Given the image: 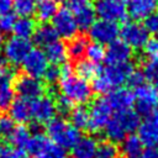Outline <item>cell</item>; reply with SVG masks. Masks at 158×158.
I'll use <instances>...</instances> for the list:
<instances>
[{
  "label": "cell",
  "mask_w": 158,
  "mask_h": 158,
  "mask_svg": "<svg viewBox=\"0 0 158 158\" xmlns=\"http://www.w3.org/2000/svg\"><path fill=\"white\" fill-rule=\"evenodd\" d=\"M49 141L63 149H72L80 138V131L63 117L52 118L46 126Z\"/></svg>",
  "instance_id": "3"
},
{
  "label": "cell",
  "mask_w": 158,
  "mask_h": 158,
  "mask_svg": "<svg viewBox=\"0 0 158 158\" xmlns=\"http://www.w3.org/2000/svg\"><path fill=\"white\" fill-rule=\"evenodd\" d=\"M99 143L96 138L91 136L80 137L79 141L72 148L73 158H96Z\"/></svg>",
  "instance_id": "20"
},
{
  "label": "cell",
  "mask_w": 158,
  "mask_h": 158,
  "mask_svg": "<svg viewBox=\"0 0 158 158\" xmlns=\"http://www.w3.org/2000/svg\"><path fill=\"white\" fill-rule=\"evenodd\" d=\"M111 109L116 112H125L131 110L135 105V96L130 89L126 88H116L109 93V98H106Z\"/></svg>",
  "instance_id": "17"
},
{
  "label": "cell",
  "mask_w": 158,
  "mask_h": 158,
  "mask_svg": "<svg viewBox=\"0 0 158 158\" xmlns=\"http://www.w3.org/2000/svg\"><path fill=\"white\" fill-rule=\"evenodd\" d=\"M138 137L146 147H158V123L151 116L139 123Z\"/></svg>",
  "instance_id": "19"
},
{
  "label": "cell",
  "mask_w": 158,
  "mask_h": 158,
  "mask_svg": "<svg viewBox=\"0 0 158 158\" xmlns=\"http://www.w3.org/2000/svg\"><path fill=\"white\" fill-rule=\"evenodd\" d=\"M31 136L32 135H31V131L28 127H26L25 125H19V126H15L9 139L11 142V144L14 146V148L22 151L26 148Z\"/></svg>",
  "instance_id": "25"
},
{
  "label": "cell",
  "mask_w": 158,
  "mask_h": 158,
  "mask_svg": "<svg viewBox=\"0 0 158 158\" xmlns=\"http://www.w3.org/2000/svg\"><path fill=\"white\" fill-rule=\"evenodd\" d=\"M144 54L151 60H158V37L148 40L144 46Z\"/></svg>",
  "instance_id": "40"
},
{
  "label": "cell",
  "mask_w": 158,
  "mask_h": 158,
  "mask_svg": "<svg viewBox=\"0 0 158 158\" xmlns=\"http://www.w3.org/2000/svg\"><path fill=\"white\" fill-rule=\"evenodd\" d=\"M14 128H15L14 120L7 115H1L0 116V137L9 138Z\"/></svg>",
  "instance_id": "39"
},
{
  "label": "cell",
  "mask_w": 158,
  "mask_h": 158,
  "mask_svg": "<svg viewBox=\"0 0 158 158\" xmlns=\"http://www.w3.org/2000/svg\"><path fill=\"white\" fill-rule=\"evenodd\" d=\"M56 105H57V111H60V112H64V114L70 112L72 109H73V104L62 95H59V98L56 100Z\"/></svg>",
  "instance_id": "46"
},
{
  "label": "cell",
  "mask_w": 158,
  "mask_h": 158,
  "mask_svg": "<svg viewBox=\"0 0 158 158\" xmlns=\"http://www.w3.org/2000/svg\"><path fill=\"white\" fill-rule=\"evenodd\" d=\"M142 74L144 75L146 79L154 81L158 78V60H151L148 59L147 62L143 63L142 67Z\"/></svg>",
  "instance_id": "37"
},
{
  "label": "cell",
  "mask_w": 158,
  "mask_h": 158,
  "mask_svg": "<svg viewBox=\"0 0 158 158\" xmlns=\"http://www.w3.org/2000/svg\"><path fill=\"white\" fill-rule=\"evenodd\" d=\"M95 14L106 21H123L127 17L126 4L121 0H98L95 4Z\"/></svg>",
  "instance_id": "10"
},
{
  "label": "cell",
  "mask_w": 158,
  "mask_h": 158,
  "mask_svg": "<svg viewBox=\"0 0 158 158\" xmlns=\"http://www.w3.org/2000/svg\"><path fill=\"white\" fill-rule=\"evenodd\" d=\"M158 7V0H127V15L133 20L139 21L156 12Z\"/></svg>",
  "instance_id": "18"
},
{
  "label": "cell",
  "mask_w": 158,
  "mask_h": 158,
  "mask_svg": "<svg viewBox=\"0 0 158 158\" xmlns=\"http://www.w3.org/2000/svg\"><path fill=\"white\" fill-rule=\"evenodd\" d=\"M36 158H67V152L62 147L49 142L37 156Z\"/></svg>",
  "instance_id": "35"
},
{
  "label": "cell",
  "mask_w": 158,
  "mask_h": 158,
  "mask_svg": "<svg viewBox=\"0 0 158 158\" xmlns=\"http://www.w3.org/2000/svg\"><path fill=\"white\" fill-rule=\"evenodd\" d=\"M86 46L88 42L85 38L83 37H74L73 40H70L68 47H67V53L68 57H70L74 60H81L83 57L85 56V51H86Z\"/></svg>",
  "instance_id": "30"
},
{
  "label": "cell",
  "mask_w": 158,
  "mask_h": 158,
  "mask_svg": "<svg viewBox=\"0 0 158 158\" xmlns=\"http://www.w3.org/2000/svg\"><path fill=\"white\" fill-rule=\"evenodd\" d=\"M0 158H23L22 151L16 149L14 147H0Z\"/></svg>",
  "instance_id": "45"
},
{
  "label": "cell",
  "mask_w": 158,
  "mask_h": 158,
  "mask_svg": "<svg viewBox=\"0 0 158 158\" xmlns=\"http://www.w3.org/2000/svg\"><path fill=\"white\" fill-rule=\"evenodd\" d=\"M112 116V109L106 98H98L91 102L89 110V126L93 132H99L105 128L106 123Z\"/></svg>",
  "instance_id": "5"
},
{
  "label": "cell",
  "mask_w": 158,
  "mask_h": 158,
  "mask_svg": "<svg viewBox=\"0 0 158 158\" xmlns=\"http://www.w3.org/2000/svg\"><path fill=\"white\" fill-rule=\"evenodd\" d=\"M53 21V28L56 30L58 37H62L64 40H73L74 37H77V33L79 31L77 21L74 15L67 9H58L57 14L54 15V17L52 19Z\"/></svg>",
  "instance_id": "8"
},
{
  "label": "cell",
  "mask_w": 158,
  "mask_h": 158,
  "mask_svg": "<svg viewBox=\"0 0 158 158\" xmlns=\"http://www.w3.org/2000/svg\"><path fill=\"white\" fill-rule=\"evenodd\" d=\"M48 67H49V62L44 52L40 48H32L22 62V68L26 75H30L37 79L44 75Z\"/></svg>",
  "instance_id": "13"
},
{
  "label": "cell",
  "mask_w": 158,
  "mask_h": 158,
  "mask_svg": "<svg viewBox=\"0 0 158 158\" xmlns=\"http://www.w3.org/2000/svg\"><path fill=\"white\" fill-rule=\"evenodd\" d=\"M57 11H58V7H57V2L54 0H37L35 12L40 21L47 23L49 20H52L54 17Z\"/></svg>",
  "instance_id": "26"
},
{
  "label": "cell",
  "mask_w": 158,
  "mask_h": 158,
  "mask_svg": "<svg viewBox=\"0 0 158 158\" xmlns=\"http://www.w3.org/2000/svg\"><path fill=\"white\" fill-rule=\"evenodd\" d=\"M43 78L48 84H54V83L59 81V79H60V68H58L57 65L48 67Z\"/></svg>",
  "instance_id": "42"
},
{
  "label": "cell",
  "mask_w": 158,
  "mask_h": 158,
  "mask_svg": "<svg viewBox=\"0 0 158 158\" xmlns=\"http://www.w3.org/2000/svg\"><path fill=\"white\" fill-rule=\"evenodd\" d=\"M4 43L5 42H4V38H2V35H0V48L4 46Z\"/></svg>",
  "instance_id": "50"
},
{
  "label": "cell",
  "mask_w": 158,
  "mask_h": 158,
  "mask_svg": "<svg viewBox=\"0 0 158 158\" xmlns=\"http://www.w3.org/2000/svg\"><path fill=\"white\" fill-rule=\"evenodd\" d=\"M14 90L17 93L19 98L33 101L43 95L44 93V84L41 79L30 77V75H21L16 79Z\"/></svg>",
  "instance_id": "12"
},
{
  "label": "cell",
  "mask_w": 158,
  "mask_h": 158,
  "mask_svg": "<svg viewBox=\"0 0 158 158\" xmlns=\"http://www.w3.org/2000/svg\"><path fill=\"white\" fill-rule=\"evenodd\" d=\"M148 33H152L154 36H158V11L151 14L148 17L144 19V25Z\"/></svg>",
  "instance_id": "41"
},
{
  "label": "cell",
  "mask_w": 158,
  "mask_h": 158,
  "mask_svg": "<svg viewBox=\"0 0 158 158\" xmlns=\"http://www.w3.org/2000/svg\"><path fill=\"white\" fill-rule=\"evenodd\" d=\"M16 20H17V17L15 16V14H11V12L1 16L0 17V35L11 32L14 30Z\"/></svg>",
  "instance_id": "38"
},
{
  "label": "cell",
  "mask_w": 158,
  "mask_h": 158,
  "mask_svg": "<svg viewBox=\"0 0 158 158\" xmlns=\"http://www.w3.org/2000/svg\"><path fill=\"white\" fill-rule=\"evenodd\" d=\"M2 48H4L5 59L11 64L17 65V64H22L23 59L32 49V46L30 40L14 36L4 43Z\"/></svg>",
  "instance_id": "11"
},
{
  "label": "cell",
  "mask_w": 158,
  "mask_h": 158,
  "mask_svg": "<svg viewBox=\"0 0 158 158\" xmlns=\"http://www.w3.org/2000/svg\"><path fill=\"white\" fill-rule=\"evenodd\" d=\"M139 123V115L133 110L116 112L111 116L104 128L105 136L112 143L122 142L128 135H132L133 131L138 130Z\"/></svg>",
  "instance_id": "2"
},
{
  "label": "cell",
  "mask_w": 158,
  "mask_h": 158,
  "mask_svg": "<svg viewBox=\"0 0 158 158\" xmlns=\"http://www.w3.org/2000/svg\"><path fill=\"white\" fill-rule=\"evenodd\" d=\"M57 105L56 100L49 95H42L31 102V115L32 118L38 123H48L56 117Z\"/></svg>",
  "instance_id": "14"
},
{
  "label": "cell",
  "mask_w": 158,
  "mask_h": 158,
  "mask_svg": "<svg viewBox=\"0 0 158 158\" xmlns=\"http://www.w3.org/2000/svg\"><path fill=\"white\" fill-rule=\"evenodd\" d=\"M117 153L118 149L116 144L110 141H106L99 144L96 158H117Z\"/></svg>",
  "instance_id": "36"
},
{
  "label": "cell",
  "mask_w": 158,
  "mask_h": 158,
  "mask_svg": "<svg viewBox=\"0 0 158 158\" xmlns=\"http://www.w3.org/2000/svg\"><path fill=\"white\" fill-rule=\"evenodd\" d=\"M37 0H12V7L21 17H30L36 11Z\"/></svg>",
  "instance_id": "33"
},
{
  "label": "cell",
  "mask_w": 158,
  "mask_h": 158,
  "mask_svg": "<svg viewBox=\"0 0 158 158\" xmlns=\"http://www.w3.org/2000/svg\"><path fill=\"white\" fill-rule=\"evenodd\" d=\"M70 114V123L80 130H85L89 126V110L81 105H78L72 109Z\"/></svg>",
  "instance_id": "29"
},
{
  "label": "cell",
  "mask_w": 158,
  "mask_h": 158,
  "mask_svg": "<svg viewBox=\"0 0 158 158\" xmlns=\"http://www.w3.org/2000/svg\"><path fill=\"white\" fill-rule=\"evenodd\" d=\"M135 105L136 112L143 116H151L158 107V91L153 85L143 84L135 89Z\"/></svg>",
  "instance_id": "4"
},
{
  "label": "cell",
  "mask_w": 158,
  "mask_h": 158,
  "mask_svg": "<svg viewBox=\"0 0 158 158\" xmlns=\"http://www.w3.org/2000/svg\"><path fill=\"white\" fill-rule=\"evenodd\" d=\"M23 158H25V157H23Z\"/></svg>",
  "instance_id": "54"
},
{
  "label": "cell",
  "mask_w": 158,
  "mask_h": 158,
  "mask_svg": "<svg viewBox=\"0 0 158 158\" xmlns=\"http://www.w3.org/2000/svg\"><path fill=\"white\" fill-rule=\"evenodd\" d=\"M58 35L56 32V30L53 28L52 25H48V23H43L41 25L40 27L36 28L35 33H33V41L36 42L37 46H41V47H47L48 44L58 41Z\"/></svg>",
  "instance_id": "23"
},
{
  "label": "cell",
  "mask_w": 158,
  "mask_h": 158,
  "mask_svg": "<svg viewBox=\"0 0 158 158\" xmlns=\"http://www.w3.org/2000/svg\"><path fill=\"white\" fill-rule=\"evenodd\" d=\"M56 2H59V1H65V0H54Z\"/></svg>",
  "instance_id": "51"
},
{
  "label": "cell",
  "mask_w": 158,
  "mask_h": 158,
  "mask_svg": "<svg viewBox=\"0 0 158 158\" xmlns=\"http://www.w3.org/2000/svg\"><path fill=\"white\" fill-rule=\"evenodd\" d=\"M0 64H1V60H0Z\"/></svg>",
  "instance_id": "52"
},
{
  "label": "cell",
  "mask_w": 158,
  "mask_h": 158,
  "mask_svg": "<svg viewBox=\"0 0 158 158\" xmlns=\"http://www.w3.org/2000/svg\"><path fill=\"white\" fill-rule=\"evenodd\" d=\"M121 1H123V0H121Z\"/></svg>",
  "instance_id": "53"
},
{
  "label": "cell",
  "mask_w": 158,
  "mask_h": 158,
  "mask_svg": "<svg viewBox=\"0 0 158 158\" xmlns=\"http://www.w3.org/2000/svg\"><path fill=\"white\" fill-rule=\"evenodd\" d=\"M146 78H144V75L142 74V72L141 70H133L131 74H130V77H128V79H127V83L130 84V86H132V88H138V86H141V85H143L146 81Z\"/></svg>",
  "instance_id": "44"
},
{
  "label": "cell",
  "mask_w": 158,
  "mask_h": 158,
  "mask_svg": "<svg viewBox=\"0 0 158 158\" xmlns=\"http://www.w3.org/2000/svg\"><path fill=\"white\" fill-rule=\"evenodd\" d=\"M49 142H51V141H49V138H48L47 136L42 135L41 132H35V133L31 136V138H30V141H28V143H27V146H26L25 149H26L30 154H32V156L36 157Z\"/></svg>",
  "instance_id": "31"
},
{
  "label": "cell",
  "mask_w": 158,
  "mask_h": 158,
  "mask_svg": "<svg viewBox=\"0 0 158 158\" xmlns=\"http://www.w3.org/2000/svg\"><path fill=\"white\" fill-rule=\"evenodd\" d=\"M132 58V49L121 40H116L105 49V60L107 64L130 63Z\"/></svg>",
  "instance_id": "16"
},
{
  "label": "cell",
  "mask_w": 158,
  "mask_h": 158,
  "mask_svg": "<svg viewBox=\"0 0 158 158\" xmlns=\"http://www.w3.org/2000/svg\"><path fill=\"white\" fill-rule=\"evenodd\" d=\"M133 70L135 69L131 63L107 64L106 67L99 69L98 75L106 83V85L110 88V90H114V88H118L120 85L126 83L130 74Z\"/></svg>",
  "instance_id": "7"
},
{
  "label": "cell",
  "mask_w": 158,
  "mask_h": 158,
  "mask_svg": "<svg viewBox=\"0 0 158 158\" xmlns=\"http://www.w3.org/2000/svg\"><path fill=\"white\" fill-rule=\"evenodd\" d=\"M90 38L99 44H110L117 40L120 35V27L117 22L106 21V20H96L93 26L89 28Z\"/></svg>",
  "instance_id": "9"
},
{
  "label": "cell",
  "mask_w": 158,
  "mask_h": 158,
  "mask_svg": "<svg viewBox=\"0 0 158 158\" xmlns=\"http://www.w3.org/2000/svg\"><path fill=\"white\" fill-rule=\"evenodd\" d=\"M99 67L98 64H94L86 59H81L75 65V70H77V75L83 78L84 80L86 79H94L96 77V74L99 73Z\"/></svg>",
  "instance_id": "32"
},
{
  "label": "cell",
  "mask_w": 158,
  "mask_h": 158,
  "mask_svg": "<svg viewBox=\"0 0 158 158\" xmlns=\"http://www.w3.org/2000/svg\"><path fill=\"white\" fill-rule=\"evenodd\" d=\"M143 151V143L137 135H128L121 142V152L126 158H138Z\"/></svg>",
  "instance_id": "24"
},
{
  "label": "cell",
  "mask_w": 158,
  "mask_h": 158,
  "mask_svg": "<svg viewBox=\"0 0 158 158\" xmlns=\"http://www.w3.org/2000/svg\"><path fill=\"white\" fill-rule=\"evenodd\" d=\"M36 28L37 27L35 20H32L31 17H20L16 20L12 32L15 33L16 37L28 40L31 36H33Z\"/></svg>",
  "instance_id": "27"
},
{
  "label": "cell",
  "mask_w": 158,
  "mask_h": 158,
  "mask_svg": "<svg viewBox=\"0 0 158 158\" xmlns=\"http://www.w3.org/2000/svg\"><path fill=\"white\" fill-rule=\"evenodd\" d=\"M68 1V10L72 14H75L85 7L91 6V0H67Z\"/></svg>",
  "instance_id": "43"
},
{
  "label": "cell",
  "mask_w": 158,
  "mask_h": 158,
  "mask_svg": "<svg viewBox=\"0 0 158 158\" xmlns=\"http://www.w3.org/2000/svg\"><path fill=\"white\" fill-rule=\"evenodd\" d=\"M59 90L60 95L68 99L72 104L83 105L91 100L93 88L83 78L73 74L70 64H63L60 68V79H59Z\"/></svg>",
  "instance_id": "1"
},
{
  "label": "cell",
  "mask_w": 158,
  "mask_h": 158,
  "mask_svg": "<svg viewBox=\"0 0 158 158\" xmlns=\"http://www.w3.org/2000/svg\"><path fill=\"white\" fill-rule=\"evenodd\" d=\"M85 56H86V60L98 64L100 63L102 59H105V48L99 44V43H89L86 46V51H85Z\"/></svg>",
  "instance_id": "34"
},
{
  "label": "cell",
  "mask_w": 158,
  "mask_h": 158,
  "mask_svg": "<svg viewBox=\"0 0 158 158\" xmlns=\"http://www.w3.org/2000/svg\"><path fill=\"white\" fill-rule=\"evenodd\" d=\"M15 69L7 65H0V110H6L14 101Z\"/></svg>",
  "instance_id": "15"
},
{
  "label": "cell",
  "mask_w": 158,
  "mask_h": 158,
  "mask_svg": "<svg viewBox=\"0 0 158 158\" xmlns=\"http://www.w3.org/2000/svg\"><path fill=\"white\" fill-rule=\"evenodd\" d=\"M153 86H154V89L158 91V78H157L154 81H153Z\"/></svg>",
  "instance_id": "49"
},
{
  "label": "cell",
  "mask_w": 158,
  "mask_h": 158,
  "mask_svg": "<svg viewBox=\"0 0 158 158\" xmlns=\"http://www.w3.org/2000/svg\"><path fill=\"white\" fill-rule=\"evenodd\" d=\"M139 158H158V147H146V148H143Z\"/></svg>",
  "instance_id": "47"
},
{
  "label": "cell",
  "mask_w": 158,
  "mask_h": 158,
  "mask_svg": "<svg viewBox=\"0 0 158 158\" xmlns=\"http://www.w3.org/2000/svg\"><path fill=\"white\" fill-rule=\"evenodd\" d=\"M78 25V28L81 31H89V28L93 26V23L96 21V14L94 10V6L85 7L75 14H73Z\"/></svg>",
  "instance_id": "28"
},
{
  "label": "cell",
  "mask_w": 158,
  "mask_h": 158,
  "mask_svg": "<svg viewBox=\"0 0 158 158\" xmlns=\"http://www.w3.org/2000/svg\"><path fill=\"white\" fill-rule=\"evenodd\" d=\"M12 9V0H0V17L9 14Z\"/></svg>",
  "instance_id": "48"
},
{
  "label": "cell",
  "mask_w": 158,
  "mask_h": 158,
  "mask_svg": "<svg viewBox=\"0 0 158 158\" xmlns=\"http://www.w3.org/2000/svg\"><path fill=\"white\" fill-rule=\"evenodd\" d=\"M120 35L122 38L121 41L125 42L132 51L144 48L149 40V33L147 32L146 27L137 21L126 22L122 28H120Z\"/></svg>",
  "instance_id": "6"
},
{
  "label": "cell",
  "mask_w": 158,
  "mask_h": 158,
  "mask_svg": "<svg viewBox=\"0 0 158 158\" xmlns=\"http://www.w3.org/2000/svg\"><path fill=\"white\" fill-rule=\"evenodd\" d=\"M9 111H10V117L14 120V122H17L20 125H23L32 118L31 102L21 98L14 99V101L9 107Z\"/></svg>",
  "instance_id": "21"
},
{
  "label": "cell",
  "mask_w": 158,
  "mask_h": 158,
  "mask_svg": "<svg viewBox=\"0 0 158 158\" xmlns=\"http://www.w3.org/2000/svg\"><path fill=\"white\" fill-rule=\"evenodd\" d=\"M44 54L48 59L49 63H52L53 65H58V64H64L68 53H67V46L62 42V41H56L51 44H48L47 47H44Z\"/></svg>",
  "instance_id": "22"
}]
</instances>
